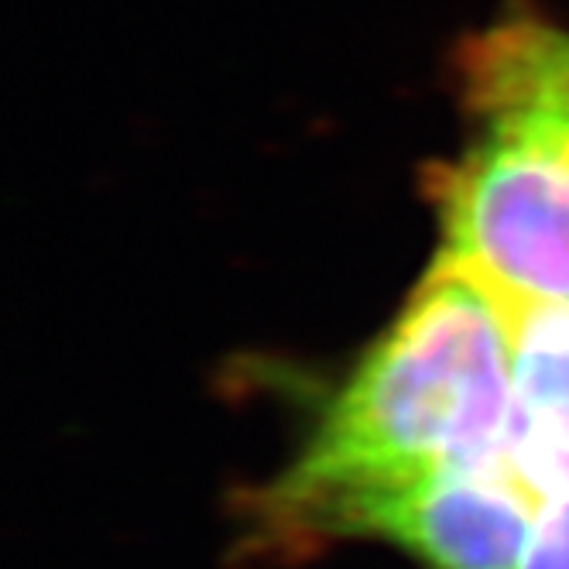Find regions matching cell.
I'll list each match as a JSON object with an SVG mask.
<instances>
[{"label":"cell","mask_w":569,"mask_h":569,"mask_svg":"<svg viewBox=\"0 0 569 569\" xmlns=\"http://www.w3.org/2000/svg\"><path fill=\"white\" fill-rule=\"evenodd\" d=\"M511 416V322L470 274L436 258L292 463L251 495V539L330 542L357 505L501 457Z\"/></svg>","instance_id":"cell-1"},{"label":"cell","mask_w":569,"mask_h":569,"mask_svg":"<svg viewBox=\"0 0 569 569\" xmlns=\"http://www.w3.org/2000/svg\"><path fill=\"white\" fill-rule=\"evenodd\" d=\"M539 508L501 453L363 501L337 521L330 539H378L422 569H521Z\"/></svg>","instance_id":"cell-3"},{"label":"cell","mask_w":569,"mask_h":569,"mask_svg":"<svg viewBox=\"0 0 569 569\" xmlns=\"http://www.w3.org/2000/svg\"><path fill=\"white\" fill-rule=\"evenodd\" d=\"M426 192L446 264L470 274L511 319L569 302V158L539 138L480 128L450 161H436Z\"/></svg>","instance_id":"cell-2"},{"label":"cell","mask_w":569,"mask_h":569,"mask_svg":"<svg viewBox=\"0 0 569 569\" xmlns=\"http://www.w3.org/2000/svg\"><path fill=\"white\" fill-rule=\"evenodd\" d=\"M515 416L505 457L539 501L569 487V302L511 319Z\"/></svg>","instance_id":"cell-4"},{"label":"cell","mask_w":569,"mask_h":569,"mask_svg":"<svg viewBox=\"0 0 569 569\" xmlns=\"http://www.w3.org/2000/svg\"><path fill=\"white\" fill-rule=\"evenodd\" d=\"M521 569H569V487L542 501Z\"/></svg>","instance_id":"cell-5"}]
</instances>
